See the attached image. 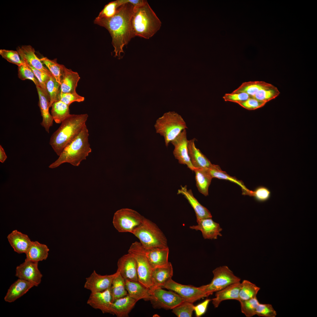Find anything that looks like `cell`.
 <instances>
[{
	"label": "cell",
	"mask_w": 317,
	"mask_h": 317,
	"mask_svg": "<svg viewBox=\"0 0 317 317\" xmlns=\"http://www.w3.org/2000/svg\"><path fill=\"white\" fill-rule=\"evenodd\" d=\"M145 217L138 212L129 208H122L114 214L113 223L119 232L133 231L143 221Z\"/></svg>",
	"instance_id": "9"
},
{
	"label": "cell",
	"mask_w": 317,
	"mask_h": 317,
	"mask_svg": "<svg viewBox=\"0 0 317 317\" xmlns=\"http://www.w3.org/2000/svg\"><path fill=\"white\" fill-rule=\"evenodd\" d=\"M132 233L139 240L144 249L168 247L167 239L163 232L155 223L145 218Z\"/></svg>",
	"instance_id": "5"
},
{
	"label": "cell",
	"mask_w": 317,
	"mask_h": 317,
	"mask_svg": "<svg viewBox=\"0 0 317 317\" xmlns=\"http://www.w3.org/2000/svg\"><path fill=\"white\" fill-rule=\"evenodd\" d=\"M134 6L130 3L120 6L115 14L109 18L97 17L94 20L95 24L105 28L112 38L115 57L122 58L121 53H124L123 48L131 39L134 37L132 28L131 20Z\"/></svg>",
	"instance_id": "1"
},
{
	"label": "cell",
	"mask_w": 317,
	"mask_h": 317,
	"mask_svg": "<svg viewBox=\"0 0 317 317\" xmlns=\"http://www.w3.org/2000/svg\"><path fill=\"white\" fill-rule=\"evenodd\" d=\"M260 289V287L249 281L243 280L241 283L238 301L240 302L257 297Z\"/></svg>",
	"instance_id": "36"
},
{
	"label": "cell",
	"mask_w": 317,
	"mask_h": 317,
	"mask_svg": "<svg viewBox=\"0 0 317 317\" xmlns=\"http://www.w3.org/2000/svg\"><path fill=\"white\" fill-rule=\"evenodd\" d=\"M40 59L48 68L56 81L60 85L65 67L63 65L58 63L56 59L50 60L46 57H43Z\"/></svg>",
	"instance_id": "37"
},
{
	"label": "cell",
	"mask_w": 317,
	"mask_h": 317,
	"mask_svg": "<svg viewBox=\"0 0 317 317\" xmlns=\"http://www.w3.org/2000/svg\"><path fill=\"white\" fill-rule=\"evenodd\" d=\"M131 23L134 37L149 39L159 30L161 23L147 1L143 4L134 7Z\"/></svg>",
	"instance_id": "4"
},
{
	"label": "cell",
	"mask_w": 317,
	"mask_h": 317,
	"mask_svg": "<svg viewBox=\"0 0 317 317\" xmlns=\"http://www.w3.org/2000/svg\"><path fill=\"white\" fill-rule=\"evenodd\" d=\"M117 266V271L125 280L138 281L136 262L131 254L128 252L121 257L118 261Z\"/></svg>",
	"instance_id": "15"
},
{
	"label": "cell",
	"mask_w": 317,
	"mask_h": 317,
	"mask_svg": "<svg viewBox=\"0 0 317 317\" xmlns=\"http://www.w3.org/2000/svg\"><path fill=\"white\" fill-rule=\"evenodd\" d=\"M188 141L186 130L184 129L171 143L174 146L173 154L179 163L186 165L188 168L193 171L195 168L192 165L189 157Z\"/></svg>",
	"instance_id": "12"
},
{
	"label": "cell",
	"mask_w": 317,
	"mask_h": 317,
	"mask_svg": "<svg viewBox=\"0 0 317 317\" xmlns=\"http://www.w3.org/2000/svg\"><path fill=\"white\" fill-rule=\"evenodd\" d=\"M271 192L267 187L259 186L252 191V196L255 200L259 202H263L268 200L271 198Z\"/></svg>",
	"instance_id": "44"
},
{
	"label": "cell",
	"mask_w": 317,
	"mask_h": 317,
	"mask_svg": "<svg viewBox=\"0 0 317 317\" xmlns=\"http://www.w3.org/2000/svg\"><path fill=\"white\" fill-rule=\"evenodd\" d=\"M60 85L53 76L50 77L46 83V89L50 100V107L55 102L58 100Z\"/></svg>",
	"instance_id": "38"
},
{
	"label": "cell",
	"mask_w": 317,
	"mask_h": 317,
	"mask_svg": "<svg viewBox=\"0 0 317 317\" xmlns=\"http://www.w3.org/2000/svg\"><path fill=\"white\" fill-rule=\"evenodd\" d=\"M146 256L152 269L167 266L169 264L168 247L144 249Z\"/></svg>",
	"instance_id": "20"
},
{
	"label": "cell",
	"mask_w": 317,
	"mask_h": 317,
	"mask_svg": "<svg viewBox=\"0 0 317 317\" xmlns=\"http://www.w3.org/2000/svg\"><path fill=\"white\" fill-rule=\"evenodd\" d=\"M208 169L213 178L224 179L233 182L240 187L243 195L252 196V191L247 189L242 181L238 180L235 177L230 176L225 172L222 171L218 165L212 164Z\"/></svg>",
	"instance_id": "30"
},
{
	"label": "cell",
	"mask_w": 317,
	"mask_h": 317,
	"mask_svg": "<svg viewBox=\"0 0 317 317\" xmlns=\"http://www.w3.org/2000/svg\"><path fill=\"white\" fill-rule=\"evenodd\" d=\"M266 102L250 97L247 100L237 104L242 107L249 110H253L264 106Z\"/></svg>",
	"instance_id": "48"
},
{
	"label": "cell",
	"mask_w": 317,
	"mask_h": 317,
	"mask_svg": "<svg viewBox=\"0 0 317 317\" xmlns=\"http://www.w3.org/2000/svg\"><path fill=\"white\" fill-rule=\"evenodd\" d=\"M146 0H118L120 6L127 3H130L134 7H137L144 4Z\"/></svg>",
	"instance_id": "52"
},
{
	"label": "cell",
	"mask_w": 317,
	"mask_h": 317,
	"mask_svg": "<svg viewBox=\"0 0 317 317\" xmlns=\"http://www.w3.org/2000/svg\"><path fill=\"white\" fill-rule=\"evenodd\" d=\"M112 302L110 287L102 291L91 292L87 301L88 305L103 313H109Z\"/></svg>",
	"instance_id": "16"
},
{
	"label": "cell",
	"mask_w": 317,
	"mask_h": 317,
	"mask_svg": "<svg viewBox=\"0 0 317 317\" xmlns=\"http://www.w3.org/2000/svg\"><path fill=\"white\" fill-rule=\"evenodd\" d=\"M7 238L14 251L19 254L26 253L32 242L27 235L17 230L12 231Z\"/></svg>",
	"instance_id": "24"
},
{
	"label": "cell",
	"mask_w": 317,
	"mask_h": 317,
	"mask_svg": "<svg viewBox=\"0 0 317 317\" xmlns=\"http://www.w3.org/2000/svg\"><path fill=\"white\" fill-rule=\"evenodd\" d=\"M39 97L38 106L39 107L42 121L41 124L45 131L49 133V129L52 126L53 119L49 112L50 100L47 91L40 86H36Z\"/></svg>",
	"instance_id": "18"
},
{
	"label": "cell",
	"mask_w": 317,
	"mask_h": 317,
	"mask_svg": "<svg viewBox=\"0 0 317 317\" xmlns=\"http://www.w3.org/2000/svg\"><path fill=\"white\" fill-rule=\"evenodd\" d=\"M38 263L26 259L23 263L16 267L15 276L32 283L35 286H38L43 276L38 269Z\"/></svg>",
	"instance_id": "13"
},
{
	"label": "cell",
	"mask_w": 317,
	"mask_h": 317,
	"mask_svg": "<svg viewBox=\"0 0 317 317\" xmlns=\"http://www.w3.org/2000/svg\"><path fill=\"white\" fill-rule=\"evenodd\" d=\"M196 186L199 192L205 196L208 195V188L213 178L208 168H195Z\"/></svg>",
	"instance_id": "32"
},
{
	"label": "cell",
	"mask_w": 317,
	"mask_h": 317,
	"mask_svg": "<svg viewBox=\"0 0 317 317\" xmlns=\"http://www.w3.org/2000/svg\"><path fill=\"white\" fill-rule=\"evenodd\" d=\"M163 288L174 292L184 301L193 303L201 299L208 296L200 286L197 287L191 285L181 284L175 282L172 278L166 282Z\"/></svg>",
	"instance_id": "11"
},
{
	"label": "cell",
	"mask_w": 317,
	"mask_h": 317,
	"mask_svg": "<svg viewBox=\"0 0 317 317\" xmlns=\"http://www.w3.org/2000/svg\"><path fill=\"white\" fill-rule=\"evenodd\" d=\"M197 225L190 226V228L200 231L205 239H216L218 236H222L220 232L222 229L219 224L214 222L211 217L203 218L197 220Z\"/></svg>",
	"instance_id": "17"
},
{
	"label": "cell",
	"mask_w": 317,
	"mask_h": 317,
	"mask_svg": "<svg viewBox=\"0 0 317 317\" xmlns=\"http://www.w3.org/2000/svg\"><path fill=\"white\" fill-rule=\"evenodd\" d=\"M173 275V268L171 264L169 262L166 267H160L153 269L151 279V288H163L165 284Z\"/></svg>",
	"instance_id": "27"
},
{
	"label": "cell",
	"mask_w": 317,
	"mask_h": 317,
	"mask_svg": "<svg viewBox=\"0 0 317 317\" xmlns=\"http://www.w3.org/2000/svg\"><path fill=\"white\" fill-rule=\"evenodd\" d=\"M251 97L245 92L226 93L223 97L225 101L233 102L237 103L244 101Z\"/></svg>",
	"instance_id": "49"
},
{
	"label": "cell",
	"mask_w": 317,
	"mask_h": 317,
	"mask_svg": "<svg viewBox=\"0 0 317 317\" xmlns=\"http://www.w3.org/2000/svg\"><path fill=\"white\" fill-rule=\"evenodd\" d=\"M69 106L59 100L53 104L51 107V115L56 123H61L70 115Z\"/></svg>",
	"instance_id": "35"
},
{
	"label": "cell",
	"mask_w": 317,
	"mask_h": 317,
	"mask_svg": "<svg viewBox=\"0 0 317 317\" xmlns=\"http://www.w3.org/2000/svg\"><path fill=\"white\" fill-rule=\"evenodd\" d=\"M193 303L183 301L172 309V312L178 317H191L194 311Z\"/></svg>",
	"instance_id": "41"
},
{
	"label": "cell",
	"mask_w": 317,
	"mask_h": 317,
	"mask_svg": "<svg viewBox=\"0 0 317 317\" xmlns=\"http://www.w3.org/2000/svg\"><path fill=\"white\" fill-rule=\"evenodd\" d=\"M120 6L118 0L110 2L105 6L97 17L100 18L112 17L115 14L118 8Z\"/></svg>",
	"instance_id": "45"
},
{
	"label": "cell",
	"mask_w": 317,
	"mask_h": 317,
	"mask_svg": "<svg viewBox=\"0 0 317 317\" xmlns=\"http://www.w3.org/2000/svg\"><path fill=\"white\" fill-rule=\"evenodd\" d=\"M89 131L86 124L77 136L64 149L58 158L49 167L54 168L64 163L79 166L85 160L92 149L89 142Z\"/></svg>",
	"instance_id": "3"
},
{
	"label": "cell",
	"mask_w": 317,
	"mask_h": 317,
	"mask_svg": "<svg viewBox=\"0 0 317 317\" xmlns=\"http://www.w3.org/2000/svg\"><path fill=\"white\" fill-rule=\"evenodd\" d=\"M84 97L80 95L76 92L65 93L60 92L58 97V100L69 106L74 102H80L84 101Z\"/></svg>",
	"instance_id": "46"
},
{
	"label": "cell",
	"mask_w": 317,
	"mask_h": 317,
	"mask_svg": "<svg viewBox=\"0 0 317 317\" xmlns=\"http://www.w3.org/2000/svg\"><path fill=\"white\" fill-rule=\"evenodd\" d=\"M213 277L211 282L200 287L209 296L229 285L240 282V278L235 276L226 266H220L213 271Z\"/></svg>",
	"instance_id": "8"
},
{
	"label": "cell",
	"mask_w": 317,
	"mask_h": 317,
	"mask_svg": "<svg viewBox=\"0 0 317 317\" xmlns=\"http://www.w3.org/2000/svg\"><path fill=\"white\" fill-rule=\"evenodd\" d=\"M240 302L241 312L246 317H251L256 315V309L259 303L257 297Z\"/></svg>",
	"instance_id": "40"
},
{
	"label": "cell",
	"mask_w": 317,
	"mask_h": 317,
	"mask_svg": "<svg viewBox=\"0 0 317 317\" xmlns=\"http://www.w3.org/2000/svg\"><path fill=\"white\" fill-rule=\"evenodd\" d=\"M88 117L87 114H70L52 134L49 144L58 156L86 124Z\"/></svg>",
	"instance_id": "2"
},
{
	"label": "cell",
	"mask_w": 317,
	"mask_h": 317,
	"mask_svg": "<svg viewBox=\"0 0 317 317\" xmlns=\"http://www.w3.org/2000/svg\"><path fill=\"white\" fill-rule=\"evenodd\" d=\"M35 286L34 284L29 281L19 278L10 286L4 300L7 302H13Z\"/></svg>",
	"instance_id": "25"
},
{
	"label": "cell",
	"mask_w": 317,
	"mask_h": 317,
	"mask_svg": "<svg viewBox=\"0 0 317 317\" xmlns=\"http://www.w3.org/2000/svg\"><path fill=\"white\" fill-rule=\"evenodd\" d=\"M49 249L47 246L37 241H32L25 253L26 259L38 262L47 258Z\"/></svg>",
	"instance_id": "31"
},
{
	"label": "cell",
	"mask_w": 317,
	"mask_h": 317,
	"mask_svg": "<svg viewBox=\"0 0 317 317\" xmlns=\"http://www.w3.org/2000/svg\"><path fill=\"white\" fill-rule=\"evenodd\" d=\"M117 272L110 275H101L94 270L90 275L86 278L84 287L91 292L104 291L110 287L112 280Z\"/></svg>",
	"instance_id": "14"
},
{
	"label": "cell",
	"mask_w": 317,
	"mask_h": 317,
	"mask_svg": "<svg viewBox=\"0 0 317 317\" xmlns=\"http://www.w3.org/2000/svg\"><path fill=\"white\" fill-rule=\"evenodd\" d=\"M272 85L262 81L245 82L232 92H245L252 97L260 90L269 87Z\"/></svg>",
	"instance_id": "33"
},
{
	"label": "cell",
	"mask_w": 317,
	"mask_h": 317,
	"mask_svg": "<svg viewBox=\"0 0 317 317\" xmlns=\"http://www.w3.org/2000/svg\"><path fill=\"white\" fill-rule=\"evenodd\" d=\"M195 138L188 140V148L191 163L195 168H208L212 165L210 160L195 145Z\"/></svg>",
	"instance_id": "23"
},
{
	"label": "cell",
	"mask_w": 317,
	"mask_h": 317,
	"mask_svg": "<svg viewBox=\"0 0 317 317\" xmlns=\"http://www.w3.org/2000/svg\"><path fill=\"white\" fill-rule=\"evenodd\" d=\"M154 127L156 133L164 137L167 147L183 130L188 128L181 116L174 112L164 113L157 119Z\"/></svg>",
	"instance_id": "6"
},
{
	"label": "cell",
	"mask_w": 317,
	"mask_h": 317,
	"mask_svg": "<svg viewBox=\"0 0 317 317\" xmlns=\"http://www.w3.org/2000/svg\"><path fill=\"white\" fill-rule=\"evenodd\" d=\"M137 301L128 295L111 303L109 313L118 317H127Z\"/></svg>",
	"instance_id": "21"
},
{
	"label": "cell",
	"mask_w": 317,
	"mask_h": 317,
	"mask_svg": "<svg viewBox=\"0 0 317 317\" xmlns=\"http://www.w3.org/2000/svg\"><path fill=\"white\" fill-rule=\"evenodd\" d=\"M277 313L272 305L259 303L256 312V315L259 316L275 317Z\"/></svg>",
	"instance_id": "47"
},
{
	"label": "cell",
	"mask_w": 317,
	"mask_h": 317,
	"mask_svg": "<svg viewBox=\"0 0 317 317\" xmlns=\"http://www.w3.org/2000/svg\"><path fill=\"white\" fill-rule=\"evenodd\" d=\"M155 309H172L184 301L174 292L158 287L150 289L149 300Z\"/></svg>",
	"instance_id": "10"
},
{
	"label": "cell",
	"mask_w": 317,
	"mask_h": 317,
	"mask_svg": "<svg viewBox=\"0 0 317 317\" xmlns=\"http://www.w3.org/2000/svg\"><path fill=\"white\" fill-rule=\"evenodd\" d=\"M126 288L128 295L137 301L143 299L149 301L150 289L138 281L125 280Z\"/></svg>",
	"instance_id": "28"
},
{
	"label": "cell",
	"mask_w": 317,
	"mask_h": 317,
	"mask_svg": "<svg viewBox=\"0 0 317 317\" xmlns=\"http://www.w3.org/2000/svg\"><path fill=\"white\" fill-rule=\"evenodd\" d=\"M17 51L23 62L26 63L36 69L45 72L50 76H53L49 70L44 66L40 59L35 54L34 48L31 46L23 45L18 47L17 49Z\"/></svg>",
	"instance_id": "19"
},
{
	"label": "cell",
	"mask_w": 317,
	"mask_h": 317,
	"mask_svg": "<svg viewBox=\"0 0 317 317\" xmlns=\"http://www.w3.org/2000/svg\"><path fill=\"white\" fill-rule=\"evenodd\" d=\"M128 252L131 254L136 260L138 281L147 288L151 289L152 286L151 276L153 269L140 243L137 242L133 243Z\"/></svg>",
	"instance_id": "7"
},
{
	"label": "cell",
	"mask_w": 317,
	"mask_h": 317,
	"mask_svg": "<svg viewBox=\"0 0 317 317\" xmlns=\"http://www.w3.org/2000/svg\"><path fill=\"white\" fill-rule=\"evenodd\" d=\"M0 55L8 61L17 65L18 67L23 64L17 51L1 49Z\"/></svg>",
	"instance_id": "43"
},
{
	"label": "cell",
	"mask_w": 317,
	"mask_h": 317,
	"mask_svg": "<svg viewBox=\"0 0 317 317\" xmlns=\"http://www.w3.org/2000/svg\"><path fill=\"white\" fill-rule=\"evenodd\" d=\"M27 64L33 72L38 81L40 86L43 89L47 91L46 89V83L49 78L51 77L45 72L36 69Z\"/></svg>",
	"instance_id": "50"
},
{
	"label": "cell",
	"mask_w": 317,
	"mask_h": 317,
	"mask_svg": "<svg viewBox=\"0 0 317 317\" xmlns=\"http://www.w3.org/2000/svg\"><path fill=\"white\" fill-rule=\"evenodd\" d=\"M7 158L4 149L1 145H0V161L3 163Z\"/></svg>",
	"instance_id": "53"
},
{
	"label": "cell",
	"mask_w": 317,
	"mask_h": 317,
	"mask_svg": "<svg viewBox=\"0 0 317 317\" xmlns=\"http://www.w3.org/2000/svg\"><path fill=\"white\" fill-rule=\"evenodd\" d=\"M280 93L278 88L272 85L269 87L260 90L252 97L267 103L276 98Z\"/></svg>",
	"instance_id": "39"
},
{
	"label": "cell",
	"mask_w": 317,
	"mask_h": 317,
	"mask_svg": "<svg viewBox=\"0 0 317 317\" xmlns=\"http://www.w3.org/2000/svg\"><path fill=\"white\" fill-rule=\"evenodd\" d=\"M211 300L210 299H206L202 302L194 306V311H195L197 317H200L205 313L208 304Z\"/></svg>",
	"instance_id": "51"
},
{
	"label": "cell",
	"mask_w": 317,
	"mask_h": 317,
	"mask_svg": "<svg viewBox=\"0 0 317 317\" xmlns=\"http://www.w3.org/2000/svg\"><path fill=\"white\" fill-rule=\"evenodd\" d=\"M181 188L178 190L177 194H181L188 200L195 214L196 220L204 218L212 217L210 212L205 207L202 205L194 197L191 189L188 190L186 185L181 186Z\"/></svg>",
	"instance_id": "22"
},
{
	"label": "cell",
	"mask_w": 317,
	"mask_h": 317,
	"mask_svg": "<svg viewBox=\"0 0 317 317\" xmlns=\"http://www.w3.org/2000/svg\"><path fill=\"white\" fill-rule=\"evenodd\" d=\"M23 62V64L18 67V76L19 78L22 80H30L33 81L36 86H40L38 81L32 70L26 63Z\"/></svg>",
	"instance_id": "42"
},
{
	"label": "cell",
	"mask_w": 317,
	"mask_h": 317,
	"mask_svg": "<svg viewBox=\"0 0 317 317\" xmlns=\"http://www.w3.org/2000/svg\"><path fill=\"white\" fill-rule=\"evenodd\" d=\"M110 287L112 302L128 295L126 288L125 280L117 272Z\"/></svg>",
	"instance_id": "34"
},
{
	"label": "cell",
	"mask_w": 317,
	"mask_h": 317,
	"mask_svg": "<svg viewBox=\"0 0 317 317\" xmlns=\"http://www.w3.org/2000/svg\"><path fill=\"white\" fill-rule=\"evenodd\" d=\"M80 77L78 73L65 67L61 80L60 92H75Z\"/></svg>",
	"instance_id": "29"
},
{
	"label": "cell",
	"mask_w": 317,
	"mask_h": 317,
	"mask_svg": "<svg viewBox=\"0 0 317 317\" xmlns=\"http://www.w3.org/2000/svg\"><path fill=\"white\" fill-rule=\"evenodd\" d=\"M241 286L240 282L231 284L216 292L215 297L211 300L215 308H217L222 301L227 300L238 301Z\"/></svg>",
	"instance_id": "26"
}]
</instances>
